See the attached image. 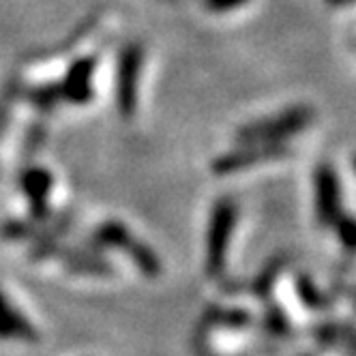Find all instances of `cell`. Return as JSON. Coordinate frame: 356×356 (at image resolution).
<instances>
[{
  "instance_id": "cell-7",
  "label": "cell",
  "mask_w": 356,
  "mask_h": 356,
  "mask_svg": "<svg viewBox=\"0 0 356 356\" xmlns=\"http://www.w3.org/2000/svg\"><path fill=\"white\" fill-rule=\"evenodd\" d=\"M207 7L211 11H217V13H223V11H234L243 5H247L249 0H204Z\"/></svg>"
},
{
  "instance_id": "cell-5",
  "label": "cell",
  "mask_w": 356,
  "mask_h": 356,
  "mask_svg": "<svg viewBox=\"0 0 356 356\" xmlns=\"http://www.w3.org/2000/svg\"><path fill=\"white\" fill-rule=\"evenodd\" d=\"M90 73H92V60H80L78 65H73V69L69 73V82H67L65 92L73 101H78V104L90 95V88H88Z\"/></svg>"
},
{
  "instance_id": "cell-2",
  "label": "cell",
  "mask_w": 356,
  "mask_h": 356,
  "mask_svg": "<svg viewBox=\"0 0 356 356\" xmlns=\"http://www.w3.org/2000/svg\"><path fill=\"white\" fill-rule=\"evenodd\" d=\"M230 227H232L230 207H225V204L217 207L215 217H213V227H211V243H209V266H211V270H217L223 264V251H225Z\"/></svg>"
},
{
  "instance_id": "cell-4",
  "label": "cell",
  "mask_w": 356,
  "mask_h": 356,
  "mask_svg": "<svg viewBox=\"0 0 356 356\" xmlns=\"http://www.w3.org/2000/svg\"><path fill=\"white\" fill-rule=\"evenodd\" d=\"M337 204V181L328 168H320L318 172V209L320 215L330 219L335 215Z\"/></svg>"
},
{
  "instance_id": "cell-6",
  "label": "cell",
  "mask_w": 356,
  "mask_h": 356,
  "mask_svg": "<svg viewBox=\"0 0 356 356\" xmlns=\"http://www.w3.org/2000/svg\"><path fill=\"white\" fill-rule=\"evenodd\" d=\"M26 333V326L24 322H19L15 318V314L11 316V312L7 309V305L0 298V335H11V333Z\"/></svg>"
},
{
  "instance_id": "cell-8",
  "label": "cell",
  "mask_w": 356,
  "mask_h": 356,
  "mask_svg": "<svg viewBox=\"0 0 356 356\" xmlns=\"http://www.w3.org/2000/svg\"><path fill=\"white\" fill-rule=\"evenodd\" d=\"M333 5H348V3H352V0H330Z\"/></svg>"
},
{
  "instance_id": "cell-3",
  "label": "cell",
  "mask_w": 356,
  "mask_h": 356,
  "mask_svg": "<svg viewBox=\"0 0 356 356\" xmlns=\"http://www.w3.org/2000/svg\"><path fill=\"white\" fill-rule=\"evenodd\" d=\"M307 120H309L307 110H292V112H286L284 116L275 118L273 122H262L256 127H249L245 134H247V138H277L282 134H290V131L300 129V127L307 124Z\"/></svg>"
},
{
  "instance_id": "cell-1",
  "label": "cell",
  "mask_w": 356,
  "mask_h": 356,
  "mask_svg": "<svg viewBox=\"0 0 356 356\" xmlns=\"http://www.w3.org/2000/svg\"><path fill=\"white\" fill-rule=\"evenodd\" d=\"M140 69H142V49L138 45H129L120 56V69H118V101L124 114H129L136 108Z\"/></svg>"
}]
</instances>
